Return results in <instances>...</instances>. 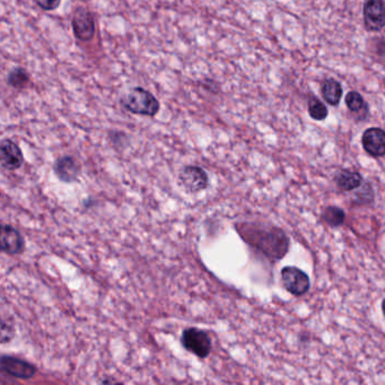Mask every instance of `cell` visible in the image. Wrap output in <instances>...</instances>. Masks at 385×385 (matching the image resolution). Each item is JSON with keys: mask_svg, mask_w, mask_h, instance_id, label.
I'll return each instance as SVG.
<instances>
[{"mask_svg": "<svg viewBox=\"0 0 385 385\" xmlns=\"http://www.w3.org/2000/svg\"><path fill=\"white\" fill-rule=\"evenodd\" d=\"M308 114L315 121H323L327 118L329 111L327 107L318 99L317 97H311L308 103Z\"/></svg>", "mask_w": 385, "mask_h": 385, "instance_id": "ac0fdd59", "label": "cell"}, {"mask_svg": "<svg viewBox=\"0 0 385 385\" xmlns=\"http://www.w3.org/2000/svg\"><path fill=\"white\" fill-rule=\"evenodd\" d=\"M14 327L9 322H4L0 320V344L11 342L14 337Z\"/></svg>", "mask_w": 385, "mask_h": 385, "instance_id": "ffe728a7", "label": "cell"}, {"mask_svg": "<svg viewBox=\"0 0 385 385\" xmlns=\"http://www.w3.org/2000/svg\"><path fill=\"white\" fill-rule=\"evenodd\" d=\"M179 180L185 190L190 193L204 191L210 183L207 172L204 168L197 166H187L182 168L179 173Z\"/></svg>", "mask_w": 385, "mask_h": 385, "instance_id": "5b68a950", "label": "cell"}, {"mask_svg": "<svg viewBox=\"0 0 385 385\" xmlns=\"http://www.w3.org/2000/svg\"><path fill=\"white\" fill-rule=\"evenodd\" d=\"M364 151L369 156L380 158L385 155V132L381 128L372 127L366 129L362 136Z\"/></svg>", "mask_w": 385, "mask_h": 385, "instance_id": "30bf717a", "label": "cell"}, {"mask_svg": "<svg viewBox=\"0 0 385 385\" xmlns=\"http://www.w3.org/2000/svg\"><path fill=\"white\" fill-rule=\"evenodd\" d=\"M235 229L246 244L256 249L270 261H281L288 252V237L278 226L243 222L237 223Z\"/></svg>", "mask_w": 385, "mask_h": 385, "instance_id": "6da1fadb", "label": "cell"}, {"mask_svg": "<svg viewBox=\"0 0 385 385\" xmlns=\"http://www.w3.org/2000/svg\"><path fill=\"white\" fill-rule=\"evenodd\" d=\"M24 250V239L20 232L11 225L0 224V251L4 254H18Z\"/></svg>", "mask_w": 385, "mask_h": 385, "instance_id": "9c48e42d", "label": "cell"}, {"mask_svg": "<svg viewBox=\"0 0 385 385\" xmlns=\"http://www.w3.org/2000/svg\"><path fill=\"white\" fill-rule=\"evenodd\" d=\"M363 176L359 172L352 171V170H347V168H342L335 175L337 187L342 192L356 190L363 183Z\"/></svg>", "mask_w": 385, "mask_h": 385, "instance_id": "4fadbf2b", "label": "cell"}, {"mask_svg": "<svg viewBox=\"0 0 385 385\" xmlns=\"http://www.w3.org/2000/svg\"><path fill=\"white\" fill-rule=\"evenodd\" d=\"M44 11H55L60 5L61 0H34Z\"/></svg>", "mask_w": 385, "mask_h": 385, "instance_id": "44dd1931", "label": "cell"}, {"mask_svg": "<svg viewBox=\"0 0 385 385\" xmlns=\"http://www.w3.org/2000/svg\"><path fill=\"white\" fill-rule=\"evenodd\" d=\"M24 162L22 151L14 141L4 139L0 141V166L9 171L20 168Z\"/></svg>", "mask_w": 385, "mask_h": 385, "instance_id": "8fae6325", "label": "cell"}, {"mask_svg": "<svg viewBox=\"0 0 385 385\" xmlns=\"http://www.w3.org/2000/svg\"><path fill=\"white\" fill-rule=\"evenodd\" d=\"M83 1H88V0H83Z\"/></svg>", "mask_w": 385, "mask_h": 385, "instance_id": "7402d4cb", "label": "cell"}, {"mask_svg": "<svg viewBox=\"0 0 385 385\" xmlns=\"http://www.w3.org/2000/svg\"><path fill=\"white\" fill-rule=\"evenodd\" d=\"M364 26L369 32H381L384 28V1L365 0L363 9Z\"/></svg>", "mask_w": 385, "mask_h": 385, "instance_id": "52a82bcc", "label": "cell"}, {"mask_svg": "<svg viewBox=\"0 0 385 385\" xmlns=\"http://www.w3.org/2000/svg\"><path fill=\"white\" fill-rule=\"evenodd\" d=\"M345 103L350 112L363 114V116L369 113V105L366 104L365 99L358 92L352 91L347 94Z\"/></svg>", "mask_w": 385, "mask_h": 385, "instance_id": "2e32d148", "label": "cell"}, {"mask_svg": "<svg viewBox=\"0 0 385 385\" xmlns=\"http://www.w3.org/2000/svg\"><path fill=\"white\" fill-rule=\"evenodd\" d=\"M122 104L129 112L138 116H155L161 109L156 97L141 87L132 88L122 99Z\"/></svg>", "mask_w": 385, "mask_h": 385, "instance_id": "7a4b0ae2", "label": "cell"}, {"mask_svg": "<svg viewBox=\"0 0 385 385\" xmlns=\"http://www.w3.org/2000/svg\"><path fill=\"white\" fill-rule=\"evenodd\" d=\"M55 173L60 181L66 183L77 181L80 176V168L77 162L70 156L59 158L55 164Z\"/></svg>", "mask_w": 385, "mask_h": 385, "instance_id": "7c38bea8", "label": "cell"}, {"mask_svg": "<svg viewBox=\"0 0 385 385\" xmlns=\"http://www.w3.org/2000/svg\"><path fill=\"white\" fill-rule=\"evenodd\" d=\"M322 220L327 224V226L336 229L344 225L346 220V214L344 210L340 207L327 206L323 212H322Z\"/></svg>", "mask_w": 385, "mask_h": 385, "instance_id": "9a60e30c", "label": "cell"}, {"mask_svg": "<svg viewBox=\"0 0 385 385\" xmlns=\"http://www.w3.org/2000/svg\"><path fill=\"white\" fill-rule=\"evenodd\" d=\"M0 372L7 376L28 380L36 375V366L21 358L13 356H1L0 357Z\"/></svg>", "mask_w": 385, "mask_h": 385, "instance_id": "8992f818", "label": "cell"}, {"mask_svg": "<svg viewBox=\"0 0 385 385\" xmlns=\"http://www.w3.org/2000/svg\"><path fill=\"white\" fill-rule=\"evenodd\" d=\"M374 189L372 187L371 183L365 181V180H364L363 183H362L356 190H354V198H352V201H354L356 205L373 204V202H374Z\"/></svg>", "mask_w": 385, "mask_h": 385, "instance_id": "e0dca14e", "label": "cell"}, {"mask_svg": "<svg viewBox=\"0 0 385 385\" xmlns=\"http://www.w3.org/2000/svg\"><path fill=\"white\" fill-rule=\"evenodd\" d=\"M281 283L287 292L294 296H303L310 291L311 281L300 268L287 266L281 269Z\"/></svg>", "mask_w": 385, "mask_h": 385, "instance_id": "277c9868", "label": "cell"}, {"mask_svg": "<svg viewBox=\"0 0 385 385\" xmlns=\"http://www.w3.org/2000/svg\"><path fill=\"white\" fill-rule=\"evenodd\" d=\"M182 346L199 358H206L212 352V344L210 335L198 327H188L181 337Z\"/></svg>", "mask_w": 385, "mask_h": 385, "instance_id": "3957f363", "label": "cell"}, {"mask_svg": "<svg viewBox=\"0 0 385 385\" xmlns=\"http://www.w3.org/2000/svg\"><path fill=\"white\" fill-rule=\"evenodd\" d=\"M322 97L327 104L337 107L342 97V86L335 78H327L321 86Z\"/></svg>", "mask_w": 385, "mask_h": 385, "instance_id": "5bb4252c", "label": "cell"}, {"mask_svg": "<svg viewBox=\"0 0 385 385\" xmlns=\"http://www.w3.org/2000/svg\"><path fill=\"white\" fill-rule=\"evenodd\" d=\"M9 84L13 86L17 90H22V88L28 86V82H30V76H28V72L23 68H15L14 70H11L9 72Z\"/></svg>", "mask_w": 385, "mask_h": 385, "instance_id": "d6986e66", "label": "cell"}, {"mask_svg": "<svg viewBox=\"0 0 385 385\" xmlns=\"http://www.w3.org/2000/svg\"><path fill=\"white\" fill-rule=\"evenodd\" d=\"M72 31L80 41H91L95 34V21L93 15L83 7H78L72 15Z\"/></svg>", "mask_w": 385, "mask_h": 385, "instance_id": "ba28073f", "label": "cell"}]
</instances>
